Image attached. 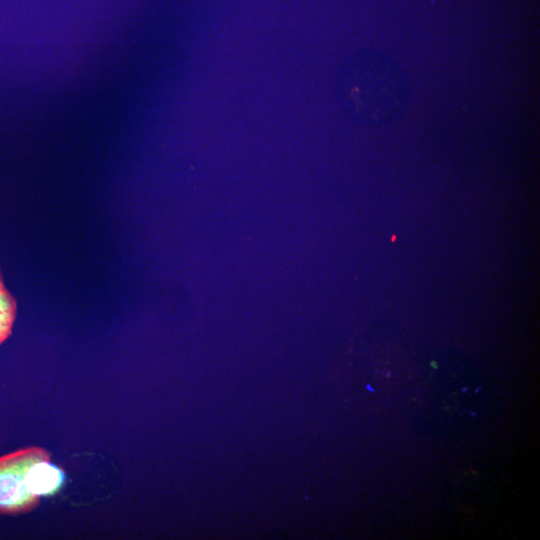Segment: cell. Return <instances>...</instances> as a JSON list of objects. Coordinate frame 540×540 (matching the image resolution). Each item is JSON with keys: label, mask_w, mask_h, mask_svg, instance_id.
<instances>
[{"label": "cell", "mask_w": 540, "mask_h": 540, "mask_svg": "<svg viewBox=\"0 0 540 540\" xmlns=\"http://www.w3.org/2000/svg\"><path fill=\"white\" fill-rule=\"evenodd\" d=\"M335 94L339 107L351 120L384 126L406 113L412 88L392 56L377 49H364L354 52L340 65Z\"/></svg>", "instance_id": "obj_1"}, {"label": "cell", "mask_w": 540, "mask_h": 540, "mask_svg": "<svg viewBox=\"0 0 540 540\" xmlns=\"http://www.w3.org/2000/svg\"><path fill=\"white\" fill-rule=\"evenodd\" d=\"M45 459H50L49 452L38 446L0 456V515L27 513L38 506L40 497L30 491L28 473Z\"/></svg>", "instance_id": "obj_2"}, {"label": "cell", "mask_w": 540, "mask_h": 540, "mask_svg": "<svg viewBox=\"0 0 540 540\" xmlns=\"http://www.w3.org/2000/svg\"><path fill=\"white\" fill-rule=\"evenodd\" d=\"M62 471L51 464L50 459H45L34 464L28 473V486L30 491L41 496L54 493L63 482Z\"/></svg>", "instance_id": "obj_3"}, {"label": "cell", "mask_w": 540, "mask_h": 540, "mask_svg": "<svg viewBox=\"0 0 540 540\" xmlns=\"http://www.w3.org/2000/svg\"><path fill=\"white\" fill-rule=\"evenodd\" d=\"M15 316V299L5 287L0 274V344L11 334Z\"/></svg>", "instance_id": "obj_4"}]
</instances>
